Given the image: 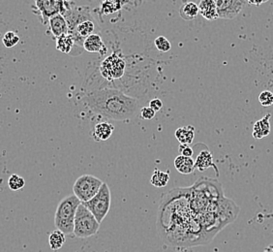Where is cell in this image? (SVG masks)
Returning a JSON list of instances; mask_svg holds the SVG:
<instances>
[{
	"instance_id": "cell-13",
	"label": "cell",
	"mask_w": 273,
	"mask_h": 252,
	"mask_svg": "<svg viewBox=\"0 0 273 252\" xmlns=\"http://www.w3.org/2000/svg\"><path fill=\"white\" fill-rule=\"evenodd\" d=\"M210 167L216 169L210 151L208 149L202 150L198 154L197 159L195 160V169H198L200 172H204L206 169H208Z\"/></svg>"
},
{
	"instance_id": "cell-3",
	"label": "cell",
	"mask_w": 273,
	"mask_h": 252,
	"mask_svg": "<svg viewBox=\"0 0 273 252\" xmlns=\"http://www.w3.org/2000/svg\"><path fill=\"white\" fill-rule=\"evenodd\" d=\"M100 228V223L90 211L81 203L78 206L74 222V235L79 239H86L96 235Z\"/></svg>"
},
{
	"instance_id": "cell-29",
	"label": "cell",
	"mask_w": 273,
	"mask_h": 252,
	"mask_svg": "<svg viewBox=\"0 0 273 252\" xmlns=\"http://www.w3.org/2000/svg\"><path fill=\"white\" fill-rule=\"evenodd\" d=\"M246 1L251 5H256V6H259L264 2V0H246Z\"/></svg>"
},
{
	"instance_id": "cell-28",
	"label": "cell",
	"mask_w": 273,
	"mask_h": 252,
	"mask_svg": "<svg viewBox=\"0 0 273 252\" xmlns=\"http://www.w3.org/2000/svg\"><path fill=\"white\" fill-rule=\"evenodd\" d=\"M149 107L154 110L155 112L157 111H160L163 107V102L158 99V98H155V99H152L150 102H149Z\"/></svg>"
},
{
	"instance_id": "cell-1",
	"label": "cell",
	"mask_w": 273,
	"mask_h": 252,
	"mask_svg": "<svg viewBox=\"0 0 273 252\" xmlns=\"http://www.w3.org/2000/svg\"><path fill=\"white\" fill-rule=\"evenodd\" d=\"M83 99L92 113L117 121L131 119L139 110L136 98L117 90H94L87 92Z\"/></svg>"
},
{
	"instance_id": "cell-25",
	"label": "cell",
	"mask_w": 273,
	"mask_h": 252,
	"mask_svg": "<svg viewBox=\"0 0 273 252\" xmlns=\"http://www.w3.org/2000/svg\"><path fill=\"white\" fill-rule=\"evenodd\" d=\"M259 101L263 107H269L273 104V93L269 91H264L259 95Z\"/></svg>"
},
{
	"instance_id": "cell-27",
	"label": "cell",
	"mask_w": 273,
	"mask_h": 252,
	"mask_svg": "<svg viewBox=\"0 0 273 252\" xmlns=\"http://www.w3.org/2000/svg\"><path fill=\"white\" fill-rule=\"evenodd\" d=\"M179 150H180L181 155H183V156H186V157H192V155H193V149H191L190 146L180 145Z\"/></svg>"
},
{
	"instance_id": "cell-16",
	"label": "cell",
	"mask_w": 273,
	"mask_h": 252,
	"mask_svg": "<svg viewBox=\"0 0 273 252\" xmlns=\"http://www.w3.org/2000/svg\"><path fill=\"white\" fill-rule=\"evenodd\" d=\"M176 140L180 143V145L190 146L195 138V127L192 125L183 126L179 127L175 133Z\"/></svg>"
},
{
	"instance_id": "cell-18",
	"label": "cell",
	"mask_w": 273,
	"mask_h": 252,
	"mask_svg": "<svg viewBox=\"0 0 273 252\" xmlns=\"http://www.w3.org/2000/svg\"><path fill=\"white\" fill-rule=\"evenodd\" d=\"M179 15L183 20L191 21L199 15V7L195 2H186L182 4L179 9Z\"/></svg>"
},
{
	"instance_id": "cell-14",
	"label": "cell",
	"mask_w": 273,
	"mask_h": 252,
	"mask_svg": "<svg viewBox=\"0 0 273 252\" xmlns=\"http://www.w3.org/2000/svg\"><path fill=\"white\" fill-rule=\"evenodd\" d=\"M81 49L82 47L78 46L75 43L74 38L72 37V35L63 34L59 36L57 38V51L64 53V54H72V51H74V49Z\"/></svg>"
},
{
	"instance_id": "cell-22",
	"label": "cell",
	"mask_w": 273,
	"mask_h": 252,
	"mask_svg": "<svg viewBox=\"0 0 273 252\" xmlns=\"http://www.w3.org/2000/svg\"><path fill=\"white\" fill-rule=\"evenodd\" d=\"M24 185H25L24 179L17 174H13L8 180V186L13 191L21 190L22 188L24 187Z\"/></svg>"
},
{
	"instance_id": "cell-12",
	"label": "cell",
	"mask_w": 273,
	"mask_h": 252,
	"mask_svg": "<svg viewBox=\"0 0 273 252\" xmlns=\"http://www.w3.org/2000/svg\"><path fill=\"white\" fill-rule=\"evenodd\" d=\"M271 115L267 114L262 119L258 120L253 127V137L255 139H262L269 135L270 133V120Z\"/></svg>"
},
{
	"instance_id": "cell-2",
	"label": "cell",
	"mask_w": 273,
	"mask_h": 252,
	"mask_svg": "<svg viewBox=\"0 0 273 252\" xmlns=\"http://www.w3.org/2000/svg\"><path fill=\"white\" fill-rule=\"evenodd\" d=\"M81 204L76 195H69L57 205L55 215V225L65 235H74V222L78 206Z\"/></svg>"
},
{
	"instance_id": "cell-17",
	"label": "cell",
	"mask_w": 273,
	"mask_h": 252,
	"mask_svg": "<svg viewBox=\"0 0 273 252\" xmlns=\"http://www.w3.org/2000/svg\"><path fill=\"white\" fill-rule=\"evenodd\" d=\"M174 167L182 175H189L195 170V161L192 157H186L180 154L174 159Z\"/></svg>"
},
{
	"instance_id": "cell-5",
	"label": "cell",
	"mask_w": 273,
	"mask_h": 252,
	"mask_svg": "<svg viewBox=\"0 0 273 252\" xmlns=\"http://www.w3.org/2000/svg\"><path fill=\"white\" fill-rule=\"evenodd\" d=\"M36 10L40 14L42 23L46 24L49 20L58 14L66 17L73 9L71 0H34Z\"/></svg>"
},
{
	"instance_id": "cell-26",
	"label": "cell",
	"mask_w": 273,
	"mask_h": 252,
	"mask_svg": "<svg viewBox=\"0 0 273 252\" xmlns=\"http://www.w3.org/2000/svg\"><path fill=\"white\" fill-rule=\"evenodd\" d=\"M155 115H156V112L152 110L149 106L141 109V117L145 120H151L152 118H154Z\"/></svg>"
},
{
	"instance_id": "cell-19",
	"label": "cell",
	"mask_w": 273,
	"mask_h": 252,
	"mask_svg": "<svg viewBox=\"0 0 273 252\" xmlns=\"http://www.w3.org/2000/svg\"><path fill=\"white\" fill-rule=\"evenodd\" d=\"M65 241H66L65 234L59 230L53 231L49 237V244L53 250L60 249L65 243Z\"/></svg>"
},
{
	"instance_id": "cell-4",
	"label": "cell",
	"mask_w": 273,
	"mask_h": 252,
	"mask_svg": "<svg viewBox=\"0 0 273 252\" xmlns=\"http://www.w3.org/2000/svg\"><path fill=\"white\" fill-rule=\"evenodd\" d=\"M111 201H112L111 189L108 184L103 183L98 193L88 202L83 204L90 211L91 214L95 217L97 221L101 224L104 218L109 214L111 207Z\"/></svg>"
},
{
	"instance_id": "cell-10",
	"label": "cell",
	"mask_w": 273,
	"mask_h": 252,
	"mask_svg": "<svg viewBox=\"0 0 273 252\" xmlns=\"http://www.w3.org/2000/svg\"><path fill=\"white\" fill-rule=\"evenodd\" d=\"M199 14H201L207 21H215L219 19L216 4L213 0H201L199 2Z\"/></svg>"
},
{
	"instance_id": "cell-23",
	"label": "cell",
	"mask_w": 273,
	"mask_h": 252,
	"mask_svg": "<svg viewBox=\"0 0 273 252\" xmlns=\"http://www.w3.org/2000/svg\"><path fill=\"white\" fill-rule=\"evenodd\" d=\"M20 42V37L14 31H8L3 36L2 43L6 48H13Z\"/></svg>"
},
{
	"instance_id": "cell-8",
	"label": "cell",
	"mask_w": 273,
	"mask_h": 252,
	"mask_svg": "<svg viewBox=\"0 0 273 252\" xmlns=\"http://www.w3.org/2000/svg\"><path fill=\"white\" fill-rule=\"evenodd\" d=\"M216 4L219 19L232 20L243 10L246 0H213Z\"/></svg>"
},
{
	"instance_id": "cell-6",
	"label": "cell",
	"mask_w": 273,
	"mask_h": 252,
	"mask_svg": "<svg viewBox=\"0 0 273 252\" xmlns=\"http://www.w3.org/2000/svg\"><path fill=\"white\" fill-rule=\"evenodd\" d=\"M102 184L100 179L92 175H82L76 180L73 185V192L81 203H86L98 193Z\"/></svg>"
},
{
	"instance_id": "cell-24",
	"label": "cell",
	"mask_w": 273,
	"mask_h": 252,
	"mask_svg": "<svg viewBox=\"0 0 273 252\" xmlns=\"http://www.w3.org/2000/svg\"><path fill=\"white\" fill-rule=\"evenodd\" d=\"M154 44L156 49L160 51L161 53H168L171 49V42L164 36H159L155 39Z\"/></svg>"
},
{
	"instance_id": "cell-15",
	"label": "cell",
	"mask_w": 273,
	"mask_h": 252,
	"mask_svg": "<svg viewBox=\"0 0 273 252\" xmlns=\"http://www.w3.org/2000/svg\"><path fill=\"white\" fill-rule=\"evenodd\" d=\"M82 47L88 53H101L105 50L102 38L98 34H91L86 37L83 41Z\"/></svg>"
},
{
	"instance_id": "cell-9",
	"label": "cell",
	"mask_w": 273,
	"mask_h": 252,
	"mask_svg": "<svg viewBox=\"0 0 273 252\" xmlns=\"http://www.w3.org/2000/svg\"><path fill=\"white\" fill-rule=\"evenodd\" d=\"M48 23L50 24V30L52 34L56 38H58L61 35L69 33L68 22L63 15L58 14L52 17Z\"/></svg>"
},
{
	"instance_id": "cell-21",
	"label": "cell",
	"mask_w": 273,
	"mask_h": 252,
	"mask_svg": "<svg viewBox=\"0 0 273 252\" xmlns=\"http://www.w3.org/2000/svg\"><path fill=\"white\" fill-rule=\"evenodd\" d=\"M170 180L169 172H163L158 169H155L151 176L150 184L156 187H164L166 186Z\"/></svg>"
},
{
	"instance_id": "cell-7",
	"label": "cell",
	"mask_w": 273,
	"mask_h": 252,
	"mask_svg": "<svg viewBox=\"0 0 273 252\" xmlns=\"http://www.w3.org/2000/svg\"><path fill=\"white\" fill-rule=\"evenodd\" d=\"M126 63L124 59L118 54L114 53L110 57L105 58L100 65V73L108 80L120 79L125 71Z\"/></svg>"
},
{
	"instance_id": "cell-11",
	"label": "cell",
	"mask_w": 273,
	"mask_h": 252,
	"mask_svg": "<svg viewBox=\"0 0 273 252\" xmlns=\"http://www.w3.org/2000/svg\"><path fill=\"white\" fill-rule=\"evenodd\" d=\"M114 130V125L110 122H100L94 126L92 131V137L97 142L107 141L112 136Z\"/></svg>"
},
{
	"instance_id": "cell-20",
	"label": "cell",
	"mask_w": 273,
	"mask_h": 252,
	"mask_svg": "<svg viewBox=\"0 0 273 252\" xmlns=\"http://www.w3.org/2000/svg\"><path fill=\"white\" fill-rule=\"evenodd\" d=\"M126 2L127 0H104L101 5V11L105 15L113 14L119 11Z\"/></svg>"
}]
</instances>
